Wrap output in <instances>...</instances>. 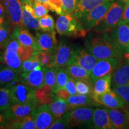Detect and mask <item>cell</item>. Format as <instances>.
Listing matches in <instances>:
<instances>
[{
  "label": "cell",
  "mask_w": 129,
  "mask_h": 129,
  "mask_svg": "<svg viewBox=\"0 0 129 129\" xmlns=\"http://www.w3.org/2000/svg\"><path fill=\"white\" fill-rule=\"evenodd\" d=\"M99 34L85 41L87 49L98 60L121 57L123 53L118 48L111 35L106 32Z\"/></svg>",
  "instance_id": "obj_1"
},
{
  "label": "cell",
  "mask_w": 129,
  "mask_h": 129,
  "mask_svg": "<svg viewBox=\"0 0 129 129\" xmlns=\"http://www.w3.org/2000/svg\"><path fill=\"white\" fill-rule=\"evenodd\" d=\"M124 4L121 1L113 2L104 17L94 26V31L98 34L106 33L117 26L123 13Z\"/></svg>",
  "instance_id": "obj_2"
},
{
  "label": "cell",
  "mask_w": 129,
  "mask_h": 129,
  "mask_svg": "<svg viewBox=\"0 0 129 129\" xmlns=\"http://www.w3.org/2000/svg\"><path fill=\"white\" fill-rule=\"evenodd\" d=\"M10 91L13 104H31L40 106L35 97V88L19 81L6 87Z\"/></svg>",
  "instance_id": "obj_3"
},
{
  "label": "cell",
  "mask_w": 129,
  "mask_h": 129,
  "mask_svg": "<svg viewBox=\"0 0 129 129\" xmlns=\"http://www.w3.org/2000/svg\"><path fill=\"white\" fill-rule=\"evenodd\" d=\"M56 30L61 35L74 37L84 36L86 32L78 19L70 13L59 16L56 22Z\"/></svg>",
  "instance_id": "obj_4"
},
{
  "label": "cell",
  "mask_w": 129,
  "mask_h": 129,
  "mask_svg": "<svg viewBox=\"0 0 129 129\" xmlns=\"http://www.w3.org/2000/svg\"><path fill=\"white\" fill-rule=\"evenodd\" d=\"M94 109L92 106L77 108L66 112L62 116L67 120L69 128L81 125L90 127Z\"/></svg>",
  "instance_id": "obj_5"
},
{
  "label": "cell",
  "mask_w": 129,
  "mask_h": 129,
  "mask_svg": "<svg viewBox=\"0 0 129 129\" xmlns=\"http://www.w3.org/2000/svg\"><path fill=\"white\" fill-rule=\"evenodd\" d=\"M112 1H108L99 4L90 11L83 19H81L80 23L84 29L87 31L94 28L95 26L105 15L113 3Z\"/></svg>",
  "instance_id": "obj_6"
},
{
  "label": "cell",
  "mask_w": 129,
  "mask_h": 129,
  "mask_svg": "<svg viewBox=\"0 0 129 129\" xmlns=\"http://www.w3.org/2000/svg\"><path fill=\"white\" fill-rule=\"evenodd\" d=\"M74 49L65 41H62L57 45L50 67L57 68L67 67L72 62Z\"/></svg>",
  "instance_id": "obj_7"
},
{
  "label": "cell",
  "mask_w": 129,
  "mask_h": 129,
  "mask_svg": "<svg viewBox=\"0 0 129 129\" xmlns=\"http://www.w3.org/2000/svg\"><path fill=\"white\" fill-rule=\"evenodd\" d=\"M120 58L111 57L98 60L91 72L93 83L97 79L108 74H112L120 62Z\"/></svg>",
  "instance_id": "obj_8"
},
{
  "label": "cell",
  "mask_w": 129,
  "mask_h": 129,
  "mask_svg": "<svg viewBox=\"0 0 129 129\" xmlns=\"http://www.w3.org/2000/svg\"><path fill=\"white\" fill-rule=\"evenodd\" d=\"M37 129L49 128L55 120L48 105L37 106L30 113Z\"/></svg>",
  "instance_id": "obj_9"
},
{
  "label": "cell",
  "mask_w": 129,
  "mask_h": 129,
  "mask_svg": "<svg viewBox=\"0 0 129 129\" xmlns=\"http://www.w3.org/2000/svg\"><path fill=\"white\" fill-rule=\"evenodd\" d=\"M124 84H129V53H124L112 75V87Z\"/></svg>",
  "instance_id": "obj_10"
},
{
  "label": "cell",
  "mask_w": 129,
  "mask_h": 129,
  "mask_svg": "<svg viewBox=\"0 0 129 129\" xmlns=\"http://www.w3.org/2000/svg\"><path fill=\"white\" fill-rule=\"evenodd\" d=\"M98 59L87 49L78 47L74 49L72 62L86 69L91 74Z\"/></svg>",
  "instance_id": "obj_11"
},
{
  "label": "cell",
  "mask_w": 129,
  "mask_h": 129,
  "mask_svg": "<svg viewBox=\"0 0 129 129\" xmlns=\"http://www.w3.org/2000/svg\"><path fill=\"white\" fill-rule=\"evenodd\" d=\"M111 36L121 52L126 53L129 46V23L113 28Z\"/></svg>",
  "instance_id": "obj_12"
},
{
  "label": "cell",
  "mask_w": 129,
  "mask_h": 129,
  "mask_svg": "<svg viewBox=\"0 0 129 129\" xmlns=\"http://www.w3.org/2000/svg\"><path fill=\"white\" fill-rule=\"evenodd\" d=\"M6 11L11 27H25L22 20V5L23 0H15L5 3Z\"/></svg>",
  "instance_id": "obj_13"
},
{
  "label": "cell",
  "mask_w": 129,
  "mask_h": 129,
  "mask_svg": "<svg viewBox=\"0 0 129 129\" xmlns=\"http://www.w3.org/2000/svg\"><path fill=\"white\" fill-rule=\"evenodd\" d=\"M47 67H43L40 69H35L20 74V81L35 88H40L44 85V75Z\"/></svg>",
  "instance_id": "obj_14"
},
{
  "label": "cell",
  "mask_w": 129,
  "mask_h": 129,
  "mask_svg": "<svg viewBox=\"0 0 129 129\" xmlns=\"http://www.w3.org/2000/svg\"><path fill=\"white\" fill-rule=\"evenodd\" d=\"M30 0H23L22 5V20L25 26L34 30L35 31L41 30L40 27L39 19L37 17L34 10Z\"/></svg>",
  "instance_id": "obj_15"
},
{
  "label": "cell",
  "mask_w": 129,
  "mask_h": 129,
  "mask_svg": "<svg viewBox=\"0 0 129 129\" xmlns=\"http://www.w3.org/2000/svg\"><path fill=\"white\" fill-rule=\"evenodd\" d=\"M37 107L31 104H13L3 112L7 122L25 117L30 114Z\"/></svg>",
  "instance_id": "obj_16"
},
{
  "label": "cell",
  "mask_w": 129,
  "mask_h": 129,
  "mask_svg": "<svg viewBox=\"0 0 129 129\" xmlns=\"http://www.w3.org/2000/svg\"><path fill=\"white\" fill-rule=\"evenodd\" d=\"M93 101L108 108L121 109L124 108L125 103L118 95L112 90L93 98Z\"/></svg>",
  "instance_id": "obj_17"
},
{
  "label": "cell",
  "mask_w": 129,
  "mask_h": 129,
  "mask_svg": "<svg viewBox=\"0 0 129 129\" xmlns=\"http://www.w3.org/2000/svg\"><path fill=\"white\" fill-rule=\"evenodd\" d=\"M12 34L16 37L19 43L23 46L32 47L35 52L41 50L38 46L37 37L33 36L25 27H14Z\"/></svg>",
  "instance_id": "obj_18"
},
{
  "label": "cell",
  "mask_w": 129,
  "mask_h": 129,
  "mask_svg": "<svg viewBox=\"0 0 129 129\" xmlns=\"http://www.w3.org/2000/svg\"><path fill=\"white\" fill-rule=\"evenodd\" d=\"M36 37L41 50L48 51L53 54L54 53L58 45L56 34L38 30L36 32Z\"/></svg>",
  "instance_id": "obj_19"
},
{
  "label": "cell",
  "mask_w": 129,
  "mask_h": 129,
  "mask_svg": "<svg viewBox=\"0 0 129 129\" xmlns=\"http://www.w3.org/2000/svg\"><path fill=\"white\" fill-rule=\"evenodd\" d=\"M90 127L96 129L114 128L106 108H95Z\"/></svg>",
  "instance_id": "obj_20"
},
{
  "label": "cell",
  "mask_w": 129,
  "mask_h": 129,
  "mask_svg": "<svg viewBox=\"0 0 129 129\" xmlns=\"http://www.w3.org/2000/svg\"><path fill=\"white\" fill-rule=\"evenodd\" d=\"M108 1L113 0H78L72 14L75 18L80 20L93 9Z\"/></svg>",
  "instance_id": "obj_21"
},
{
  "label": "cell",
  "mask_w": 129,
  "mask_h": 129,
  "mask_svg": "<svg viewBox=\"0 0 129 129\" xmlns=\"http://www.w3.org/2000/svg\"><path fill=\"white\" fill-rule=\"evenodd\" d=\"M112 84V74H108L97 79L93 82L92 85L91 98L100 96L110 91Z\"/></svg>",
  "instance_id": "obj_22"
},
{
  "label": "cell",
  "mask_w": 129,
  "mask_h": 129,
  "mask_svg": "<svg viewBox=\"0 0 129 129\" xmlns=\"http://www.w3.org/2000/svg\"><path fill=\"white\" fill-rule=\"evenodd\" d=\"M106 109L114 128L123 129L128 128V120L126 112H124L118 109L106 108Z\"/></svg>",
  "instance_id": "obj_23"
},
{
  "label": "cell",
  "mask_w": 129,
  "mask_h": 129,
  "mask_svg": "<svg viewBox=\"0 0 129 129\" xmlns=\"http://www.w3.org/2000/svg\"><path fill=\"white\" fill-rule=\"evenodd\" d=\"M65 68L69 75L76 81H84L92 85L93 81L91 78V74L86 69L73 62H71Z\"/></svg>",
  "instance_id": "obj_24"
},
{
  "label": "cell",
  "mask_w": 129,
  "mask_h": 129,
  "mask_svg": "<svg viewBox=\"0 0 129 129\" xmlns=\"http://www.w3.org/2000/svg\"><path fill=\"white\" fill-rule=\"evenodd\" d=\"M2 60L6 66L10 68L17 73L21 74L23 72L22 71L23 60L21 59L17 53L12 50H4Z\"/></svg>",
  "instance_id": "obj_25"
},
{
  "label": "cell",
  "mask_w": 129,
  "mask_h": 129,
  "mask_svg": "<svg viewBox=\"0 0 129 129\" xmlns=\"http://www.w3.org/2000/svg\"><path fill=\"white\" fill-rule=\"evenodd\" d=\"M66 101L71 110L80 107L94 106L98 104L88 96L80 94L70 95Z\"/></svg>",
  "instance_id": "obj_26"
},
{
  "label": "cell",
  "mask_w": 129,
  "mask_h": 129,
  "mask_svg": "<svg viewBox=\"0 0 129 129\" xmlns=\"http://www.w3.org/2000/svg\"><path fill=\"white\" fill-rule=\"evenodd\" d=\"M35 97L39 105H48L53 102L55 94L52 87L48 85L44 84L35 90Z\"/></svg>",
  "instance_id": "obj_27"
},
{
  "label": "cell",
  "mask_w": 129,
  "mask_h": 129,
  "mask_svg": "<svg viewBox=\"0 0 129 129\" xmlns=\"http://www.w3.org/2000/svg\"><path fill=\"white\" fill-rule=\"evenodd\" d=\"M20 74L7 66H4L0 71V86L7 87L20 81Z\"/></svg>",
  "instance_id": "obj_28"
},
{
  "label": "cell",
  "mask_w": 129,
  "mask_h": 129,
  "mask_svg": "<svg viewBox=\"0 0 129 129\" xmlns=\"http://www.w3.org/2000/svg\"><path fill=\"white\" fill-rule=\"evenodd\" d=\"M4 128H19V129H35L37 128L34 120L31 114L22 118L7 122Z\"/></svg>",
  "instance_id": "obj_29"
},
{
  "label": "cell",
  "mask_w": 129,
  "mask_h": 129,
  "mask_svg": "<svg viewBox=\"0 0 129 129\" xmlns=\"http://www.w3.org/2000/svg\"><path fill=\"white\" fill-rule=\"evenodd\" d=\"M48 105L55 119L60 118L66 112L71 110L66 100L58 98L56 96L52 102Z\"/></svg>",
  "instance_id": "obj_30"
},
{
  "label": "cell",
  "mask_w": 129,
  "mask_h": 129,
  "mask_svg": "<svg viewBox=\"0 0 129 129\" xmlns=\"http://www.w3.org/2000/svg\"><path fill=\"white\" fill-rule=\"evenodd\" d=\"M12 105L10 90L4 87L0 88V112H4Z\"/></svg>",
  "instance_id": "obj_31"
},
{
  "label": "cell",
  "mask_w": 129,
  "mask_h": 129,
  "mask_svg": "<svg viewBox=\"0 0 129 129\" xmlns=\"http://www.w3.org/2000/svg\"><path fill=\"white\" fill-rule=\"evenodd\" d=\"M69 77H70V75L68 72L65 67L59 68L57 70V75H56V85L54 88V93L58 90L64 88Z\"/></svg>",
  "instance_id": "obj_32"
},
{
  "label": "cell",
  "mask_w": 129,
  "mask_h": 129,
  "mask_svg": "<svg viewBox=\"0 0 129 129\" xmlns=\"http://www.w3.org/2000/svg\"><path fill=\"white\" fill-rule=\"evenodd\" d=\"M39 23L40 29L42 31L49 32L53 34H56V24L54 19L50 15L46 14L39 18Z\"/></svg>",
  "instance_id": "obj_33"
},
{
  "label": "cell",
  "mask_w": 129,
  "mask_h": 129,
  "mask_svg": "<svg viewBox=\"0 0 129 129\" xmlns=\"http://www.w3.org/2000/svg\"><path fill=\"white\" fill-rule=\"evenodd\" d=\"M58 69L59 68L56 67H47L45 72L44 84L48 85L53 88V90L56 85V75Z\"/></svg>",
  "instance_id": "obj_34"
},
{
  "label": "cell",
  "mask_w": 129,
  "mask_h": 129,
  "mask_svg": "<svg viewBox=\"0 0 129 129\" xmlns=\"http://www.w3.org/2000/svg\"><path fill=\"white\" fill-rule=\"evenodd\" d=\"M34 56L39 60L42 67H50L53 59V54L48 51L40 50L35 52Z\"/></svg>",
  "instance_id": "obj_35"
},
{
  "label": "cell",
  "mask_w": 129,
  "mask_h": 129,
  "mask_svg": "<svg viewBox=\"0 0 129 129\" xmlns=\"http://www.w3.org/2000/svg\"><path fill=\"white\" fill-rule=\"evenodd\" d=\"M42 66L39 60L33 56L27 60H23L22 63V71L27 72L35 70V69H40L42 68Z\"/></svg>",
  "instance_id": "obj_36"
},
{
  "label": "cell",
  "mask_w": 129,
  "mask_h": 129,
  "mask_svg": "<svg viewBox=\"0 0 129 129\" xmlns=\"http://www.w3.org/2000/svg\"><path fill=\"white\" fill-rule=\"evenodd\" d=\"M113 91L118 95L127 105H129V84L119 85L112 87Z\"/></svg>",
  "instance_id": "obj_37"
},
{
  "label": "cell",
  "mask_w": 129,
  "mask_h": 129,
  "mask_svg": "<svg viewBox=\"0 0 129 129\" xmlns=\"http://www.w3.org/2000/svg\"><path fill=\"white\" fill-rule=\"evenodd\" d=\"M76 88L77 94L89 96L92 92V85L84 81H76Z\"/></svg>",
  "instance_id": "obj_38"
},
{
  "label": "cell",
  "mask_w": 129,
  "mask_h": 129,
  "mask_svg": "<svg viewBox=\"0 0 129 129\" xmlns=\"http://www.w3.org/2000/svg\"><path fill=\"white\" fill-rule=\"evenodd\" d=\"M12 30L11 26L7 23H3L0 26V50L4 46L5 44L9 39Z\"/></svg>",
  "instance_id": "obj_39"
},
{
  "label": "cell",
  "mask_w": 129,
  "mask_h": 129,
  "mask_svg": "<svg viewBox=\"0 0 129 129\" xmlns=\"http://www.w3.org/2000/svg\"><path fill=\"white\" fill-rule=\"evenodd\" d=\"M49 9V10L52 12H55L56 13L62 15L65 14L62 9V0H48V2L44 3Z\"/></svg>",
  "instance_id": "obj_40"
},
{
  "label": "cell",
  "mask_w": 129,
  "mask_h": 129,
  "mask_svg": "<svg viewBox=\"0 0 129 129\" xmlns=\"http://www.w3.org/2000/svg\"><path fill=\"white\" fill-rule=\"evenodd\" d=\"M34 48L31 46H25L21 44L18 51V54L22 60H25L29 59L34 56L35 53Z\"/></svg>",
  "instance_id": "obj_41"
},
{
  "label": "cell",
  "mask_w": 129,
  "mask_h": 129,
  "mask_svg": "<svg viewBox=\"0 0 129 129\" xmlns=\"http://www.w3.org/2000/svg\"><path fill=\"white\" fill-rule=\"evenodd\" d=\"M32 7L34 10L35 13L38 19L48 14L49 9L44 3H41L34 1L32 4Z\"/></svg>",
  "instance_id": "obj_42"
},
{
  "label": "cell",
  "mask_w": 129,
  "mask_h": 129,
  "mask_svg": "<svg viewBox=\"0 0 129 129\" xmlns=\"http://www.w3.org/2000/svg\"><path fill=\"white\" fill-rule=\"evenodd\" d=\"M78 0H62V9L66 13H73Z\"/></svg>",
  "instance_id": "obj_43"
},
{
  "label": "cell",
  "mask_w": 129,
  "mask_h": 129,
  "mask_svg": "<svg viewBox=\"0 0 129 129\" xmlns=\"http://www.w3.org/2000/svg\"><path fill=\"white\" fill-rule=\"evenodd\" d=\"M68 128L69 126L67 120L63 116L59 118L55 119L52 124L49 127L50 129H64Z\"/></svg>",
  "instance_id": "obj_44"
},
{
  "label": "cell",
  "mask_w": 129,
  "mask_h": 129,
  "mask_svg": "<svg viewBox=\"0 0 129 129\" xmlns=\"http://www.w3.org/2000/svg\"><path fill=\"white\" fill-rule=\"evenodd\" d=\"M64 88L68 91L71 95L77 94L76 88V80L70 76L64 85Z\"/></svg>",
  "instance_id": "obj_45"
},
{
  "label": "cell",
  "mask_w": 129,
  "mask_h": 129,
  "mask_svg": "<svg viewBox=\"0 0 129 129\" xmlns=\"http://www.w3.org/2000/svg\"><path fill=\"white\" fill-rule=\"evenodd\" d=\"M129 23V1L125 3V7L124 9L123 13L119 20L117 26H120L124 24Z\"/></svg>",
  "instance_id": "obj_46"
},
{
  "label": "cell",
  "mask_w": 129,
  "mask_h": 129,
  "mask_svg": "<svg viewBox=\"0 0 129 129\" xmlns=\"http://www.w3.org/2000/svg\"><path fill=\"white\" fill-rule=\"evenodd\" d=\"M54 94H55V96L57 97V98L64 100H67L71 95L69 93L68 91L64 88L58 90V91H56Z\"/></svg>",
  "instance_id": "obj_47"
},
{
  "label": "cell",
  "mask_w": 129,
  "mask_h": 129,
  "mask_svg": "<svg viewBox=\"0 0 129 129\" xmlns=\"http://www.w3.org/2000/svg\"><path fill=\"white\" fill-rule=\"evenodd\" d=\"M6 123H7V120L5 117L4 112H0V128H4Z\"/></svg>",
  "instance_id": "obj_48"
},
{
  "label": "cell",
  "mask_w": 129,
  "mask_h": 129,
  "mask_svg": "<svg viewBox=\"0 0 129 129\" xmlns=\"http://www.w3.org/2000/svg\"><path fill=\"white\" fill-rule=\"evenodd\" d=\"M6 13V8L1 2H0V16L4 17Z\"/></svg>",
  "instance_id": "obj_49"
},
{
  "label": "cell",
  "mask_w": 129,
  "mask_h": 129,
  "mask_svg": "<svg viewBox=\"0 0 129 129\" xmlns=\"http://www.w3.org/2000/svg\"><path fill=\"white\" fill-rule=\"evenodd\" d=\"M4 23V17L0 16V26H1Z\"/></svg>",
  "instance_id": "obj_50"
},
{
  "label": "cell",
  "mask_w": 129,
  "mask_h": 129,
  "mask_svg": "<svg viewBox=\"0 0 129 129\" xmlns=\"http://www.w3.org/2000/svg\"><path fill=\"white\" fill-rule=\"evenodd\" d=\"M34 1H37V2H39L41 3H46L48 2V0H34Z\"/></svg>",
  "instance_id": "obj_51"
},
{
  "label": "cell",
  "mask_w": 129,
  "mask_h": 129,
  "mask_svg": "<svg viewBox=\"0 0 129 129\" xmlns=\"http://www.w3.org/2000/svg\"><path fill=\"white\" fill-rule=\"evenodd\" d=\"M1 1H3V2L4 3H9V2H12V1H15V0H0Z\"/></svg>",
  "instance_id": "obj_52"
},
{
  "label": "cell",
  "mask_w": 129,
  "mask_h": 129,
  "mask_svg": "<svg viewBox=\"0 0 129 129\" xmlns=\"http://www.w3.org/2000/svg\"><path fill=\"white\" fill-rule=\"evenodd\" d=\"M126 114H127V120H128V128H129V111H127Z\"/></svg>",
  "instance_id": "obj_53"
},
{
  "label": "cell",
  "mask_w": 129,
  "mask_h": 129,
  "mask_svg": "<svg viewBox=\"0 0 129 129\" xmlns=\"http://www.w3.org/2000/svg\"><path fill=\"white\" fill-rule=\"evenodd\" d=\"M4 66L5 65L3 63H0V71H1V69H2V68L4 67Z\"/></svg>",
  "instance_id": "obj_54"
},
{
  "label": "cell",
  "mask_w": 129,
  "mask_h": 129,
  "mask_svg": "<svg viewBox=\"0 0 129 129\" xmlns=\"http://www.w3.org/2000/svg\"><path fill=\"white\" fill-rule=\"evenodd\" d=\"M120 1H121V2H122L124 3H126L127 1H129V0H120Z\"/></svg>",
  "instance_id": "obj_55"
},
{
  "label": "cell",
  "mask_w": 129,
  "mask_h": 129,
  "mask_svg": "<svg viewBox=\"0 0 129 129\" xmlns=\"http://www.w3.org/2000/svg\"><path fill=\"white\" fill-rule=\"evenodd\" d=\"M126 53H129V46L128 47V48H127V50Z\"/></svg>",
  "instance_id": "obj_56"
},
{
  "label": "cell",
  "mask_w": 129,
  "mask_h": 129,
  "mask_svg": "<svg viewBox=\"0 0 129 129\" xmlns=\"http://www.w3.org/2000/svg\"><path fill=\"white\" fill-rule=\"evenodd\" d=\"M30 1H31L32 2H34V0H30Z\"/></svg>",
  "instance_id": "obj_57"
},
{
  "label": "cell",
  "mask_w": 129,
  "mask_h": 129,
  "mask_svg": "<svg viewBox=\"0 0 129 129\" xmlns=\"http://www.w3.org/2000/svg\"><path fill=\"white\" fill-rule=\"evenodd\" d=\"M1 58H0V60H1Z\"/></svg>",
  "instance_id": "obj_58"
}]
</instances>
